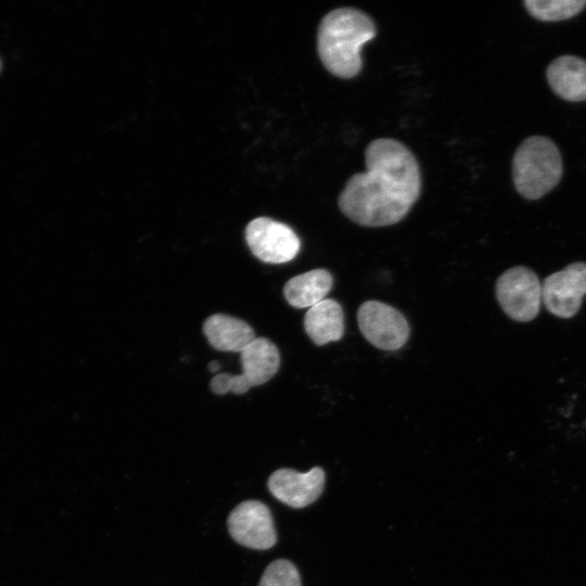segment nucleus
<instances>
[{
  "mask_svg": "<svg viewBox=\"0 0 586 586\" xmlns=\"http://www.w3.org/2000/svg\"><path fill=\"white\" fill-rule=\"evenodd\" d=\"M366 171L349 177L337 203L352 221L384 227L400 221L421 192V173L411 151L391 138L372 140L365 151Z\"/></svg>",
  "mask_w": 586,
  "mask_h": 586,
  "instance_id": "obj_1",
  "label": "nucleus"
},
{
  "mask_svg": "<svg viewBox=\"0 0 586 586\" xmlns=\"http://www.w3.org/2000/svg\"><path fill=\"white\" fill-rule=\"evenodd\" d=\"M377 34L371 17L355 8H337L327 13L317 30V51L328 72L353 78L362 66V46Z\"/></svg>",
  "mask_w": 586,
  "mask_h": 586,
  "instance_id": "obj_2",
  "label": "nucleus"
},
{
  "mask_svg": "<svg viewBox=\"0 0 586 586\" xmlns=\"http://www.w3.org/2000/svg\"><path fill=\"white\" fill-rule=\"evenodd\" d=\"M562 160L556 143L544 136H532L518 146L512 161L517 191L527 200H538L562 177Z\"/></svg>",
  "mask_w": 586,
  "mask_h": 586,
  "instance_id": "obj_3",
  "label": "nucleus"
},
{
  "mask_svg": "<svg viewBox=\"0 0 586 586\" xmlns=\"http://www.w3.org/2000/svg\"><path fill=\"white\" fill-rule=\"evenodd\" d=\"M242 372L237 375L220 373L211 381L215 394L229 392L243 394L253 386L268 382L278 371L280 353L277 346L266 337H256L241 353Z\"/></svg>",
  "mask_w": 586,
  "mask_h": 586,
  "instance_id": "obj_4",
  "label": "nucleus"
},
{
  "mask_svg": "<svg viewBox=\"0 0 586 586\" xmlns=\"http://www.w3.org/2000/svg\"><path fill=\"white\" fill-rule=\"evenodd\" d=\"M496 297L509 318L519 322H528L539 313L542 284L531 268L512 267L497 279Z\"/></svg>",
  "mask_w": 586,
  "mask_h": 586,
  "instance_id": "obj_5",
  "label": "nucleus"
},
{
  "mask_svg": "<svg viewBox=\"0 0 586 586\" xmlns=\"http://www.w3.org/2000/svg\"><path fill=\"white\" fill-rule=\"evenodd\" d=\"M357 321L365 339L383 351L398 349L409 337V324L402 313L379 301L362 303L357 311Z\"/></svg>",
  "mask_w": 586,
  "mask_h": 586,
  "instance_id": "obj_6",
  "label": "nucleus"
},
{
  "mask_svg": "<svg viewBox=\"0 0 586 586\" xmlns=\"http://www.w3.org/2000/svg\"><path fill=\"white\" fill-rule=\"evenodd\" d=\"M245 239L253 254L270 264L288 263L301 249L300 239L292 228L268 217L253 219L246 226Z\"/></svg>",
  "mask_w": 586,
  "mask_h": 586,
  "instance_id": "obj_7",
  "label": "nucleus"
},
{
  "mask_svg": "<svg viewBox=\"0 0 586 586\" xmlns=\"http://www.w3.org/2000/svg\"><path fill=\"white\" fill-rule=\"evenodd\" d=\"M586 295V263H572L548 276L542 285V300L552 315L569 319L581 308Z\"/></svg>",
  "mask_w": 586,
  "mask_h": 586,
  "instance_id": "obj_8",
  "label": "nucleus"
},
{
  "mask_svg": "<svg viewBox=\"0 0 586 586\" xmlns=\"http://www.w3.org/2000/svg\"><path fill=\"white\" fill-rule=\"evenodd\" d=\"M228 531L242 546L265 550L277 542L273 520L268 507L257 500L239 504L228 517Z\"/></svg>",
  "mask_w": 586,
  "mask_h": 586,
  "instance_id": "obj_9",
  "label": "nucleus"
},
{
  "mask_svg": "<svg viewBox=\"0 0 586 586\" xmlns=\"http://www.w3.org/2000/svg\"><path fill=\"white\" fill-rule=\"evenodd\" d=\"M270 493L281 502L298 509L304 508L321 495L324 486V472L315 467L301 473L292 469H279L268 479Z\"/></svg>",
  "mask_w": 586,
  "mask_h": 586,
  "instance_id": "obj_10",
  "label": "nucleus"
},
{
  "mask_svg": "<svg viewBox=\"0 0 586 586\" xmlns=\"http://www.w3.org/2000/svg\"><path fill=\"white\" fill-rule=\"evenodd\" d=\"M546 77L551 90L570 102L586 100V61L575 55H561L547 67Z\"/></svg>",
  "mask_w": 586,
  "mask_h": 586,
  "instance_id": "obj_11",
  "label": "nucleus"
},
{
  "mask_svg": "<svg viewBox=\"0 0 586 586\" xmlns=\"http://www.w3.org/2000/svg\"><path fill=\"white\" fill-rule=\"evenodd\" d=\"M203 331L209 344L221 352L241 353L256 339L245 321L222 314L208 317Z\"/></svg>",
  "mask_w": 586,
  "mask_h": 586,
  "instance_id": "obj_12",
  "label": "nucleus"
},
{
  "mask_svg": "<svg viewBox=\"0 0 586 586\" xmlns=\"http://www.w3.org/2000/svg\"><path fill=\"white\" fill-rule=\"evenodd\" d=\"M304 328L316 345L339 341L344 333L341 305L332 298H326L308 308L304 317Z\"/></svg>",
  "mask_w": 586,
  "mask_h": 586,
  "instance_id": "obj_13",
  "label": "nucleus"
},
{
  "mask_svg": "<svg viewBox=\"0 0 586 586\" xmlns=\"http://www.w3.org/2000/svg\"><path fill=\"white\" fill-rule=\"evenodd\" d=\"M333 284L331 273L326 269H313L291 278L283 288L288 303L295 308H310L330 292Z\"/></svg>",
  "mask_w": 586,
  "mask_h": 586,
  "instance_id": "obj_14",
  "label": "nucleus"
},
{
  "mask_svg": "<svg viewBox=\"0 0 586 586\" xmlns=\"http://www.w3.org/2000/svg\"><path fill=\"white\" fill-rule=\"evenodd\" d=\"M524 5L536 20L558 22L581 13L586 7V0H525Z\"/></svg>",
  "mask_w": 586,
  "mask_h": 586,
  "instance_id": "obj_15",
  "label": "nucleus"
},
{
  "mask_svg": "<svg viewBox=\"0 0 586 586\" xmlns=\"http://www.w3.org/2000/svg\"><path fill=\"white\" fill-rule=\"evenodd\" d=\"M258 586H301L300 573L292 562L278 559L266 568Z\"/></svg>",
  "mask_w": 586,
  "mask_h": 586,
  "instance_id": "obj_16",
  "label": "nucleus"
},
{
  "mask_svg": "<svg viewBox=\"0 0 586 586\" xmlns=\"http://www.w3.org/2000/svg\"><path fill=\"white\" fill-rule=\"evenodd\" d=\"M208 369L211 372H217L220 369V365L217 361H212L208 364Z\"/></svg>",
  "mask_w": 586,
  "mask_h": 586,
  "instance_id": "obj_17",
  "label": "nucleus"
},
{
  "mask_svg": "<svg viewBox=\"0 0 586 586\" xmlns=\"http://www.w3.org/2000/svg\"><path fill=\"white\" fill-rule=\"evenodd\" d=\"M0 69H1V60H0Z\"/></svg>",
  "mask_w": 586,
  "mask_h": 586,
  "instance_id": "obj_18",
  "label": "nucleus"
}]
</instances>
